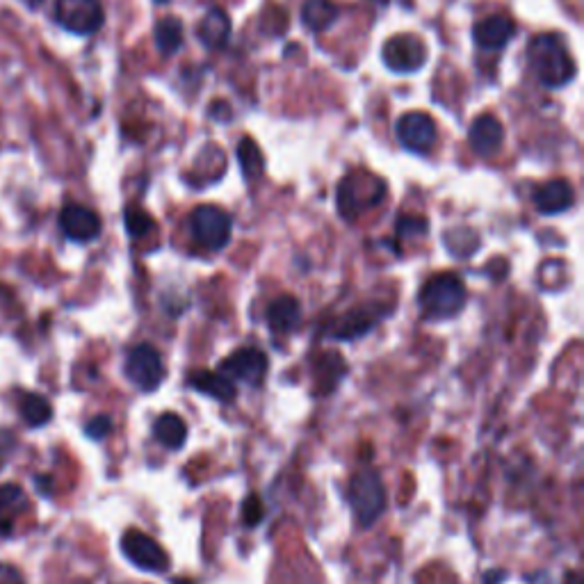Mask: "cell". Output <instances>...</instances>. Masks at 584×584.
<instances>
[{"instance_id": "1", "label": "cell", "mask_w": 584, "mask_h": 584, "mask_svg": "<svg viewBox=\"0 0 584 584\" xmlns=\"http://www.w3.org/2000/svg\"><path fill=\"white\" fill-rule=\"evenodd\" d=\"M527 60H530V67L534 76L539 78V83L548 89L569 85L575 78V62L569 48L564 46L562 37L553 35V32L532 37V42L527 44Z\"/></svg>"}, {"instance_id": "2", "label": "cell", "mask_w": 584, "mask_h": 584, "mask_svg": "<svg viewBox=\"0 0 584 584\" xmlns=\"http://www.w3.org/2000/svg\"><path fill=\"white\" fill-rule=\"evenodd\" d=\"M386 194V183L372 172L354 169L338 185V213L345 219H356L377 208Z\"/></svg>"}, {"instance_id": "3", "label": "cell", "mask_w": 584, "mask_h": 584, "mask_svg": "<svg viewBox=\"0 0 584 584\" xmlns=\"http://www.w3.org/2000/svg\"><path fill=\"white\" fill-rule=\"evenodd\" d=\"M420 311L427 320H448L466 304V286L457 274L441 272L429 279L418 295Z\"/></svg>"}, {"instance_id": "4", "label": "cell", "mask_w": 584, "mask_h": 584, "mask_svg": "<svg viewBox=\"0 0 584 584\" xmlns=\"http://www.w3.org/2000/svg\"><path fill=\"white\" fill-rule=\"evenodd\" d=\"M347 500L361 527H372L386 511V489L375 468H361L350 480Z\"/></svg>"}, {"instance_id": "5", "label": "cell", "mask_w": 584, "mask_h": 584, "mask_svg": "<svg viewBox=\"0 0 584 584\" xmlns=\"http://www.w3.org/2000/svg\"><path fill=\"white\" fill-rule=\"evenodd\" d=\"M190 231L197 245L208 251H219L231 240V215L219 206H199L190 215Z\"/></svg>"}, {"instance_id": "6", "label": "cell", "mask_w": 584, "mask_h": 584, "mask_svg": "<svg viewBox=\"0 0 584 584\" xmlns=\"http://www.w3.org/2000/svg\"><path fill=\"white\" fill-rule=\"evenodd\" d=\"M55 21L78 37H89L103 26L99 0H55Z\"/></svg>"}, {"instance_id": "7", "label": "cell", "mask_w": 584, "mask_h": 584, "mask_svg": "<svg viewBox=\"0 0 584 584\" xmlns=\"http://www.w3.org/2000/svg\"><path fill=\"white\" fill-rule=\"evenodd\" d=\"M121 553L140 571L165 573L169 571V555L160 543L140 530H128L121 537Z\"/></svg>"}, {"instance_id": "8", "label": "cell", "mask_w": 584, "mask_h": 584, "mask_svg": "<svg viewBox=\"0 0 584 584\" xmlns=\"http://www.w3.org/2000/svg\"><path fill=\"white\" fill-rule=\"evenodd\" d=\"M126 377L131 379V384H135L144 393H153L162 384V377H165V368H162L160 352L149 343L135 345L126 356L124 365Z\"/></svg>"}, {"instance_id": "9", "label": "cell", "mask_w": 584, "mask_h": 584, "mask_svg": "<svg viewBox=\"0 0 584 584\" xmlns=\"http://www.w3.org/2000/svg\"><path fill=\"white\" fill-rule=\"evenodd\" d=\"M381 58L395 73H413L427 62V46L416 35H395L381 48Z\"/></svg>"}, {"instance_id": "10", "label": "cell", "mask_w": 584, "mask_h": 584, "mask_svg": "<svg viewBox=\"0 0 584 584\" xmlns=\"http://www.w3.org/2000/svg\"><path fill=\"white\" fill-rule=\"evenodd\" d=\"M395 135L404 149L411 153H429L438 140L436 121L427 112H407L397 119Z\"/></svg>"}, {"instance_id": "11", "label": "cell", "mask_w": 584, "mask_h": 584, "mask_svg": "<svg viewBox=\"0 0 584 584\" xmlns=\"http://www.w3.org/2000/svg\"><path fill=\"white\" fill-rule=\"evenodd\" d=\"M219 372H224L229 379L245 381L249 386H258L265 379L267 356L258 347H242V350L226 356L219 365Z\"/></svg>"}, {"instance_id": "12", "label": "cell", "mask_w": 584, "mask_h": 584, "mask_svg": "<svg viewBox=\"0 0 584 584\" xmlns=\"http://www.w3.org/2000/svg\"><path fill=\"white\" fill-rule=\"evenodd\" d=\"M60 229L73 242H92L101 233V217L92 208L67 204L60 210Z\"/></svg>"}, {"instance_id": "13", "label": "cell", "mask_w": 584, "mask_h": 584, "mask_svg": "<svg viewBox=\"0 0 584 584\" xmlns=\"http://www.w3.org/2000/svg\"><path fill=\"white\" fill-rule=\"evenodd\" d=\"M532 201H534V208H537L541 215H559L573 206L575 190L569 181H564V178H555V181L539 185V188L534 190Z\"/></svg>"}, {"instance_id": "14", "label": "cell", "mask_w": 584, "mask_h": 584, "mask_svg": "<svg viewBox=\"0 0 584 584\" xmlns=\"http://www.w3.org/2000/svg\"><path fill=\"white\" fill-rule=\"evenodd\" d=\"M28 496L19 484H0V539L12 537L19 518L28 511Z\"/></svg>"}, {"instance_id": "15", "label": "cell", "mask_w": 584, "mask_h": 584, "mask_svg": "<svg viewBox=\"0 0 584 584\" xmlns=\"http://www.w3.org/2000/svg\"><path fill=\"white\" fill-rule=\"evenodd\" d=\"M516 23L507 19V16L496 14V16H486L480 23H475L473 28V39L475 44L482 48V51H500L509 44V39L514 37Z\"/></svg>"}, {"instance_id": "16", "label": "cell", "mask_w": 584, "mask_h": 584, "mask_svg": "<svg viewBox=\"0 0 584 584\" xmlns=\"http://www.w3.org/2000/svg\"><path fill=\"white\" fill-rule=\"evenodd\" d=\"M468 142L477 156H493L505 142V128H502L498 117L480 115L470 126Z\"/></svg>"}, {"instance_id": "17", "label": "cell", "mask_w": 584, "mask_h": 584, "mask_svg": "<svg viewBox=\"0 0 584 584\" xmlns=\"http://www.w3.org/2000/svg\"><path fill=\"white\" fill-rule=\"evenodd\" d=\"M381 320V308L377 306H361L354 311L345 313L331 327V336L336 340H356L375 329V324Z\"/></svg>"}, {"instance_id": "18", "label": "cell", "mask_w": 584, "mask_h": 584, "mask_svg": "<svg viewBox=\"0 0 584 584\" xmlns=\"http://www.w3.org/2000/svg\"><path fill=\"white\" fill-rule=\"evenodd\" d=\"M265 320L274 334H290L302 324V304L295 297L281 295L267 306Z\"/></svg>"}, {"instance_id": "19", "label": "cell", "mask_w": 584, "mask_h": 584, "mask_svg": "<svg viewBox=\"0 0 584 584\" xmlns=\"http://www.w3.org/2000/svg\"><path fill=\"white\" fill-rule=\"evenodd\" d=\"M229 35H231L229 14H226L224 10H219V7H210L197 26L199 42L206 48H222L226 42H229Z\"/></svg>"}, {"instance_id": "20", "label": "cell", "mask_w": 584, "mask_h": 584, "mask_svg": "<svg viewBox=\"0 0 584 584\" xmlns=\"http://www.w3.org/2000/svg\"><path fill=\"white\" fill-rule=\"evenodd\" d=\"M188 384L194 388V391L213 397V400L217 402H233V397H235L233 379L226 377L224 372H210V370L192 372V375L188 377Z\"/></svg>"}, {"instance_id": "21", "label": "cell", "mask_w": 584, "mask_h": 584, "mask_svg": "<svg viewBox=\"0 0 584 584\" xmlns=\"http://www.w3.org/2000/svg\"><path fill=\"white\" fill-rule=\"evenodd\" d=\"M340 14V7L334 0H304L302 23L306 30L324 32L334 26Z\"/></svg>"}, {"instance_id": "22", "label": "cell", "mask_w": 584, "mask_h": 584, "mask_svg": "<svg viewBox=\"0 0 584 584\" xmlns=\"http://www.w3.org/2000/svg\"><path fill=\"white\" fill-rule=\"evenodd\" d=\"M153 436L165 448L178 450L185 443V438H188V425L176 413H162L156 423H153Z\"/></svg>"}, {"instance_id": "23", "label": "cell", "mask_w": 584, "mask_h": 584, "mask_svg": "<svg viewBox=\"0 0 584 584\" xmlns=\"http://www.w3.org/2000/svg\"><path fill=\"white\" fill-rule=\"evenodd\" d=\"M19 413H21L23 423L32 429H37V427H44L46 423H51L53 407L44 395L21 393L19 395Z\"/></svg>"}, {"instance_id": "24", "label": "cell", "mask_w": 584, "mask_h": 584, "mask_svg": "<svg viewBox=\"0 0 584 584\" xmlns=\"http://www.w3.org/2000/svg\"><path fill=\"white\" fill-rule=\"evenodd\" d=\"M153 37H156V46L160 55L165 58H172L183 46V23L176 19V16H165L156 23V30H153Z\"/></svg>"}, {"instance_id": "25", "label": "cell", "mask_w": 584, "mask_h": 584, "mask_svg": "<svg viewBox=\"0 0 584 584\" xmlns=\"http://www.w3.org/2000/svg\"><path fill=\"white\" fill-rule=\"evenodd\" d=\"M238 160L242 165V174H245V178H249V181L263 174V169H265L263 153L251 137H242V142L238 144Z\"/></svg>"}, {"instance_id": "26", "label": "cell", "mask_w": 584, "mask_h": 584, "mask_svg": "<svg viewBox=\"0 0 584 584\" xmlns=\"http://www.w3.org/2000/svg\"><path fill=\"white\" fill-rule=\"evenodd\" d=\"M124 222H126V231H128V235H131V238H144L146 233L156 231V222H153V217L135 206L126 208Z\"/></svg>"}, {"instance_id": "27", "label": "cell", "mask_w": 584, "mask_h": 584, "mask_svg": "<svg viewBox=\"0 0 584 584\" xmlns=\"http://www.w3.org/2000/svg\"><path fill=\"white\" fill-rule=\"evenodd\" d=\"M263 516H265V507H263L261 498L249 496L245 500V505H242V521H245V525L254 527L263 521Z\"/></svg>"}, {"instance_id": "28", "label": "cell", "mask_w": 584, "mask_h": 584, "mask_svg": "<svg viewBox=\"0 0 584 584\" xmlns=\"http://www.w3.org/2000/svg\"><path fill=\"white\" fill-rule=\"evenodd\" d=\"M110 432H112V420L108 416H94L85 425V434L89 438H94V441H103Z\"/></svg>"}, {"instance_id": "29", "label": "cell", "mask_w": 584, "mask_h": 584, "mask_svg": "<svg viewBox=\"0 0 584 584\" xmlns=\"http://www.w3.org/2000/svg\"><path fill=\"white\" fill-rule=\"evenodd\" d=\"M427 231V219L425 217H413V215H404L400 217V222H397V233L404 235H418V233H425Z\"/></svg>"}, {"instance_id": "30", "label": "cell", "mask_w": 584, "mask_h": 584, "mask_svg": "<svg viewBox=\"0 0 584 584\" xmlns=\"http://www.w3.org/2000/svg\"><path fill=\"white\" fill-rule=\"evenodd\" d=\"M0 584H26V578L16 566L0 564Z\"/></svg>"}, {"instance_id": "31", "label": "cell", "mask_w": 584, "mask_h": 584, "mask_svg": "<svg viewBox=\"0 0 584 584\" xmlns=\"http://www.w3.org/2000/svg\"><path fill=\"white\" fill-rule=\"evenodd\" d=\"M35 484H37V491L42 493V496H51L53 493V480L48 475H37Z\"/></svg>"}, {"instance_id": "32", "label": "cell", "mask_w": 584, "mask_h": 584, "mask_svg": "<svg viewBox=\"0 0 584 584\" xmlns=\"http://www.w3.org/2000/svg\"><path fill=\"white\" fill-rule=\"evenodd\" d=\"M156 3H158V5H165V3H169V0H156Z\"/></svg>"}]
</instances>
